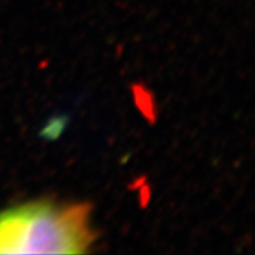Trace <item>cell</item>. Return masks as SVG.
Masks as SVG:
<instances>
[{"label":"cell","instance_id":"cell-1","mask_svg":"<svg viewBox=\"0 0 255 255\" xmlns=\"http://www.w3.org/2000/svg\"><path fill=\"white\" fill-rule=\"evenodd\" d=\"M90 206L26 203L0 213V254H82L95 240Z\"/></svg>","mask_w":255,"mask_h":255}]
</instances>
